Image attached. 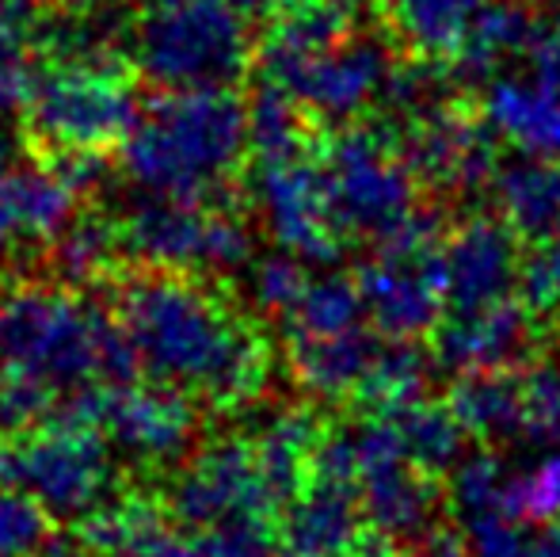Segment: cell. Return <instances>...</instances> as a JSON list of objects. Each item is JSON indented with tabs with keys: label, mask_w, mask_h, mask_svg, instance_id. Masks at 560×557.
Segmentation results:
<instances>
[{
	"label": "cell",
	"mask_w": 560,
	"mask_h": 557,
	"mask_svg": "<svg viewBox=\"0 0 560 557\" xmlns=\"http://www.w3.org/2000/svg\"><path fill=\"white\" fill-rule=\"evenodd\" d=\"M382 344L359 325L336 336H305L298 344V367L302 379L320 394H354L366 379L370 363H374Z\"/></svg>",
	"instance_id": "cell-19"
},
{
	"label": "cell",
	"mask_w": 560,
	"mask_h": 557,
	"mask_svg": "<svg viewBox=\"0 0 560 557\" xmlns=\"http://www.w3.org/2000/svg\"><path fill=\"white\" fill-rule=\"evenodd\" d=\"M0 359L12 382L31 394H54L58 382H77L122 359V344L92 321L89 310L61 294H20L0 310Z\"/></svg>",
	"instance_id": "cell-3"
},
{
	"label": "cell",
	"mask_w": 560,
	"mask_h": 557,
	"mask_svg": "<svg viewBox=\"0 0 560 557\" xmlns=\"http://www.w3.org/2000/svg\"><path fill=\"white\" fill-rule=\"evenodd\" d=\"M27 96L38 135L69 149L107 146L133 127V92L107 61H66Z\"/></svg>",
	"instance_id": "cell-6"
},
{
	"label": "cell",
	"mask_w": 560,
	"mask_h": 557,
	"mask_svg": "<svg viewBox=\"0 0 560 557\" xmlns=\"http://www.w3.org/2000/svg\"><path fill=\"white\" fill-rule=\"evenodd\" d=\"M412 176L423 184L446 187L454 195H469L477 187L492 184L500 172V149L495 130L485 115H472L462 104L428 107L412 119L405 146H397Z\"/></svg>",
	"instance_id": "cell-7"
},
{
	"label": "cell",
	"mask_w": 560,
	"mask_h": 557,
	"mask_svg": "<svg viewBox=\"0 0 560 557\" xmlns=\"http://www.w3.org/2000/svg\"><path fill=\"white\" fill-rule=\"evenodd\" d=\"M187 417L172 397H126L115 409V431L126 446H138V454H168L184 439Z\"/></svg>",
	"instance_id": "cell-25"
},
{
	"label": "cell",
	"mask_w": 560,
	"mask_h": 557,
	"mask_svg": "<svg viewBox=\"0 0 560 557\" xmlns=\"http://www.w3.org/2000/svg\"><path fill=\"white\" fill-rule=\"evenodd\" d=\"M503 515L515 523L560 520V451L534 462L526 474L511 477L508 492H503Z\"/></svg>",
	"instance_id": "cell-27"
},
{
	"label": "cell",
	"mask_w": 560,
	"mask_h": 557,
	"mask_svg": "<svg viewBox=\"0 0 560 557\" xmlns=\"http://www.w3.org/2000/svg\"><path fill=\"white\" fill-rule=\"evenodd\" d=\"M385 417H393V423H397L400 443H405L412 466L428 469V474H443V469L457 466L469 431L462 428L450 402H412L397 413H385Z\"/></svg>",
	"instance_id": "cell-21"
},
{
	"label": "cell",
	"mask_w": 560,
	"mask_h": 557,
	"mask_svg": "<svg viewBox=\"0 0 560 557\" xmlns=\"http://www.w3.org/2000/svg\"><path fill=\"white\" fill-rule=\"evenodd\" d=\"M389 69L393 61L377 38H343L332 50L290 69L275 84H282L290 96L320 115H354L366 107V100L382 96Z\"/></svg>",
	"instance_id": "cell-11"
},
{
	"label": "cell",
	"mask_w": 560,
	"mask_h": 557,
	"mask_svg": "<svg viewBox=\"0 0 560 557\" xmlns=\"http://www.w3.org/2000/svg\"><path fill=\"white\" fill-rule=\"evenodd\" d=\"M450 409L477 439H523V374L518 367L462 374L450 394Z\"/></svg>",
	"instance_id": "cell-17"
},
{
	"label": "cell",
	"mask_w": 560,
	"mask_h": 557,
	"mask_svg": "<svg viewBox=\"0 0 560 557\" xmlns=\"http://www.w3.org/2000/svg\"><path fill=\"white\" fill-rule=\"evenodd\" d=\"M523 439L560 443V367L534 363L523 371Z\"/></svg>",
	"instance_id": "cell-29"
},
{
	"label": "cell",
	"mask_w": 560,
	"mask_h": 557,
	"mask_svg": "<svg viewBox=\"0 0 560 557\" xmlns=\"http://www.w3.org/2000/svg\"><path fill=\"white\" fill-rule=\"evenodd\" d=\"M541 27H546L549 35H557V38H560V0H557V4H553V12H549V20L541 23Z\"/></svg>",
	"instance_id": "cell-37"
},
{
	"label": "cell",
	"mask_w": 560,
	"mask_h": 557,
	"mask_svg": "<svg viewBox=\"0 0 560 557\" xmlns=\"http://www.w3.org/2000/svg\"><path fill=\"white\" fill-rule=\"evenodd\" d=\"M534 336L538 328L530 305L518 298H500L480 310H454L446 321H439L435 356L462 374L508 371L530 356Z\"/></svg>",
	"instance_id": "cell-9"
},
{
	"label": "cell",
	"mask_w": 560,
	"mask_h": 557,
	"mask_svg": "<svg viewBox=\"0 0 560 557\" xmlns=\"http://www.w3.org/2000/svg\"><path fill=\"white\" fill-rule=\"evenodd\" d=\"M530 557H560V523H549L538 543H530Z\"/></svg>",
	"instance_id": "cell-36"
},
{
	"label": "cell",
	"mask_w": 560,
	"mask_h": 557,
	"mask_svg": "<svg viewBox=\"0 0 560 557\" xmlns=\"http://www.w3.org/2000/svg\"><path fill=\"white\" fill-rule=\"evenodd\" d=\"M382 557H389V554H382ZM412 557H465V543H462V535H454V531L435 527L428 538L416 543Z\"/></svg>",
	"instance_id": "cell-34"
},
{
	"label": "cell",
	"mask_w": 560,
	"mask_h": 557,
	"mask_svg": "<svg viewBox=\"0 0 560 557\" xmlns=\"http://www.w3.org/2000/svg\"><path fill=\"white\" fill-rule=\"evenodd\" d=\"M511 477L503 474V462L488 451H477L462 459L450 477V497L454 508L465 515V523L485 520V515H503V492Z\"/></svg>",
	"instance_id": "cell-26"
},
{
	"label": "cell",
	"mask_w": 560,
	"mask_h": 557,
	"mask_svg": "<svg viewBox=\"0 0 560 557\" xmlns=\"http://www.w3.org/2000/svg\"><path fill=\"white\" fill-rule=\"evenodd\" d=\"M138 241L156 256L168 260H187V256H210V260H229L236 256V233L218 222H202L184 210H153L141 214Z\"/></svg>",
	"instance_id": "cell-22"
},
{
	"label": "cell",
	"mask_w": 560,
	"mask_h": 557,
	"mask_svg": "<svg viewBox=\"0 0 560 557\" xmlns=\"http://www.w3.org/2000/svg\"><path fill=\"white\" fill-rule=\"evenodd\" d=\"M526 58H530V81L560 96V38L538 23L530 46H526Z\"/></svg>",
	"instance_id": "cell-33"
},
{
	"label": "cell",
	"mask_w": 560,
	"mask_h": 557,
	"mask_svg": "<svg viewBox=\"0 0 560 557\" xmlns=\"http://www.w3.org/2000/svg\"><path fill=\"white\" fill-rule=\"evenodd\" d=\"M298 317L305 325V336H336L359 325L362 313V290L347 279H325L305 287L298 298Z\"/></svg>",
	"instance_id": "cell-28"
},
{
	"label": "cell",
	"mask_w": 560,
	"mask_h": 557,
	"mask_svg": "<svg viewBox=\"0 0 560 557\" xmlns=\"http://www.w3.org/2000/svg\"><path fill=\"white\" fill-rule=\"evenodd\" d=\"M46 520L31 500L0 497V557L23 554L43 543Z\"/></svg>",
	"instance_id": "cell-31"
},
{
	"label": "cell",
	"mask_w": 560,
	"mask_h": 557,
	"mask_svg": "<svg viewBox=\"0 0 560 557\" xmlns=\"http://www.w3.org/2000/svg\"><path fill=\"white\" fill-rule=\"evenodd\" d=\"M0 474L12 485L31 489L50 508H84L100 492L107 474L104 451L92 436L81 431H54V436L31 439L15 451L0 454Z\"/></svg>",
	"instance_id": "cell-8"
},
{
	"label": "cell",
	"mask_w": 560,
	"mask_h": 557,
	"mask_svg": "<svg viewBox=\"0 0 560 557\" xmlns=\"http://www.w3.org/2000/svg\"><path fill=\"white\" fill-rule=\"evenodd\" d=\"M495 199H500L503 222L515 230V237L530 241V245L560 230V169L546 156L500 164Z\"/></svg>",
	"instance_id": "cell-16"
},
{
	"label": "cell",
	"mask_w": 560,
	"mask_h": 557,
	"mask_svg": "<svg viewBox=\"0 0 560 557\" xmlns=\"http://www.w3.org/2000/svg\"><path fill=\"white\" fill-rule=\"evenodd\" d=\"M328 192L339 225L385 241L416 210L412 169L397 156L393 138L351 130L328 153Z\"/></svg>",
	"instance_id": "cell-5"
},
{
	"label": "cell",
	"mask_w": 560,
	"mask_h": 557,
	"mask_svg": "<svg viewBox=\"0 0 560 557\" xmlns=\"http://www.w3.org/2000/svg\"><path fill=\"white\" fill-rule=\"evenodd\" d=\"M69 4H77V8H96V4H104V0H69Z\"/></svg>",
	"instance_id": "cell-38"
},
{
	"label": "cell",
	"mask_w": 560,
	"mask_h": 557,
	"mask_svg": "<svg viewBox=\"0 0 560 557\" xmlns=\"http://www.w3.org/2000/svg\"><path fill=\"white\" fill-rule=\"evenodd\" d=\"M469 535H472V557H530V543H526L523 531L508 515L472 520Z\"/></svg>",
	"instance_id": "cell-32"
},
{
	"label": "cell",
	"mask_w": 560,
	"mask_h": 557,
	"mask_svg": "<svg viewBox=\"0 0 560 557\" xmlns=\"http://www.w3.org/2000/svg\"><path fill=\"white\" fill-rule=\"evenodd\" d=\"M359 485L313 477L287 527L282 557H382L366 554V512L354 500Z\"/></svg>",
	"instance_id": "cell-12"
},
{
	"label": "cell",
	"mask_w": 560,
	"mask_h": 557,
	"mask_svg": "<svg viewBox=\"0 0 560 557\" xmlns=\"http://www.w3.org/2000/svg\"><path fill=\"white\" fill-rule=\"evenodd\" d=\"M485 0H389L397 35L428 61H454Z\"/></svg>",
	"instance_id": "cell-18"
},
{
	"label": "cell",
	"mask_w": 560,
	"mask_h": 557,
	"mask_svg": "<svg viewBox=\"0 0 560 557\" xmlns=\"http://www.w3.org/2000/svg\"><path fill=\"white\" fill-rule=\"evenodd\" d=\"M126 336L161 379L241 402L267 374L264 344L207 290L179 279H145L126 294Z\"/></svg>",
	"instance_id": "cell-1"
},
{
	"label": "cell",
	"mask_w": 560,
	"mask_h": 557,
	"mask_svg": "<svg viewBox=\"0 0 560 557\" xmlns=\"http://www.w3.org/2000/svg\"><path fill=\"white\" fill-rule=\"evenodd\" d=\"M362 500H366V523L385 543H420L435 531L439 485L435 474L412 466L408 459L385 462V466L362 474Z\"/></svg>",
	"instance_id": "cell-13"
},
{
	"label": "cell",
	"mask_w": 560,
	"mask_h": 557,
	"mask_svg": "<svg viewBox=\"0 0 560 557\" xmlns=\"http://www.w3.org/2000/svg\"><path fill=\"white\" fill-rule=\"evenodd\" d=\"M43 23V0H0V107L31 92L27 43Z\"/></svg>",
	"instance_id": "cell-24"
},
{
	"label": "cell",
	"mask_w": 560,
	"mask_h": 557,
	"mask_svg": "<svg viewBox=\"0 0 560 557\" xmlns=\"http://www.w3.org/2000/svg\"><path fill=\"white\" fill-rule=\"evenodd\" d=\"M534 27L538 23L530 20L526 8L511 4V0H492V4L485 0L469 38L454 58V77H488L503 58L526 54Z\"/></svg>",
	"instance_id": "cell-20"
},
{
	"label": "cell",
	"mask_w": 560,
	"mask_h": 557,
	"mask_svg": "<svg viewBox=\"0 0 560 557\" xmlns=\"http://www.w3.org/2000/svg\"><path fill=\"white\" fill-rule=\"evenodd\" d=\"M138 61L168 89H225L248 61L244 15L229 0H161L149 4Z\"/></svg>",
	"instance_id": "cell-4"
},
{
	"label": "cell",
	"mask_w": 560,
	"mask_h": 557,
	"mask_svg": "<svg viewBox=\"0 0 560 557\" xmlns=\"http://www.w3.org/2000/svg\"><path fill=\"white\" fill-rule=\"evenodd\" d=\"M518 287H523V302L530 305L534 317H546L560 305V230L534 245V253L518 271Z\"/></svg>",
	"instance_id": "cell-30"
},
{
	"label": "cell",
	"mask_w": 560,
	"mask_h": 557,
	"mask_svg": "<svg viewBox=\"0 0 560 557\" xmlns=\"http://www.w3.org/2000/svg\"><path fill=\"white\" fill-rule=\"evenodd\" d=\"M446 302L454 310H480L511 298L518 282V237L503 218H469L443 245Z\"/></svg>",
	"instance_id": "cell-10"
},
{
	"label": "cell",
	"mask_w": 560,
	"mask_h": 557,
	"mask_svg": "<svg viewBox=\"0 0 560 557\" xmlns=\"http://www.w3.org/2000/svg\"><path fill=\"white\" fill-rule=\"evenodd\" d=\"M485 119L526 156H560V96L534 81H495L485 96Z\"/></svg>",
	"instance_id": "cell-15"
},
{
	"label": "cell",
	"mask_w": 560,
	"mask_h": 557,
	"mask_svg": "<svg viewBox=\"0 0 560 557\" xmlns=\"http://www.w3.org/2000/svg\"><path fill=\"white\" fill-rule=\"evenodd\" d=\"M241 15H256V20H275V15L290 12L298 0H229Z\"/></svg>",
	"instance_id": "cell-35"
},
{
	"label": "cell",
	"mask_w": 560,
	"mask_h": 557,
	"mask_svg": "<svg viewBox=\"0 0 560 557\" xmlns=\"http://www.w3.org/2000/svg\"><path fill=\"white\" fill-rule=\"evenodd\" d=\"M244 141V112L225 89H179L130 127L126 161L149 184L195 192L233 169Z\"/></svg>",
	"instance_id": "cell-2"
},
{
	"label": "cell",
	"mask_w": 560,
	"mask_h": 557,
	"mask_svg": "<svg viewBox=\"0 0 560 557\" xmlns=\"http://www.w3.org/2000/svg\"><path fill=\"white\" fill-rule=\"evenodd\" d=\"M66 207V192L50 179L12 176L0 179V241H23L46 233Z\"/></svg>",
	"instance_id": "cell-23"
},
{
	"label": "cell",
	"mask_w": 560,
	"mask_h": 557,
	"mask_svg": "<svg viewBox=\"0 0 560 557\" xmlns=\"http://www.w3.org/2000/svg\"><path fill=\"white\" fill-rule=\"evenodd\" d=\"M351 0H298L290 12H282V20L271 27V35L264 38L259 58H264V69L271 73V81H282L302 61L317 58V54L332 50L343 38H351Z\"/></svg>",
	"instance_id": "cell-14"
}]
</instances>
